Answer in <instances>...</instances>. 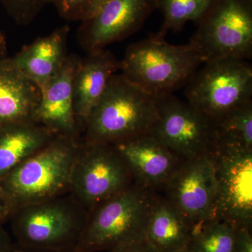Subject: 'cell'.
I'll return each mask as SVG.
<instances>
[{"mask_svg":"<svg viewBox=\"0 0 252 252\" xmlns=\"http://www.w3.org/2000/svg\"><path fill=\"white\" fill-rule=\"evenodd\" d=\"M81 137L58 135L0 180L15 209L69 193Z\"/></svg>","mask_w":252,"mask_h":252,"instance_id":"6da1fadb","label":"cell"},{"mask_svg":"<svg viewBox=\"0 0 252 252\" xmlns=\"http://www.w3.org/2000/svg\"><path fill=\"white\" fill-rule=\"evenodd\" d=\"M204 63L190 43L173 45L157 33L130 44L120 61L121 73L154 97L173 94Z\"/></svg>","mask_w":252,"mask_h":252,"instance_id":"7a4b0ae2","label":"cell"},{"mask_svg":"<svg viewBox=\"0 0 252 252\" xmlns=\"http://www.w3.org/2000/svg\"><path fill=\"white\" fill-rule=\"evenodd\" d=\"M156 99L120 74L111 77L81 136L86 143L115 144L150 132Z\"/></svg>","mask_w":252,"mask_h":252,"instance_id":"3957f363","label":"cell"},{"mask_svg":"<svg viewBox=\"0 0 252 252\" xmlns=\"http://www.w3.org/2000/svg\"><path fill=\"white\" fill-rule=\"evenodd\" d=\"M157 192L133 182L127 188L99 203L89 212L79 252H105L144 240Z\"/></svg>","mask_w":252,"mask_h":252,"instance_id":"277c9868","label":"cell"},{"mask_svg":"<svg viewBox=\"0 0 252 252\" xmlns=\"http://www.w3.org/2000/svg\"><path fill=\"white\" fill-rule=\"evenodd\" d=\"M89 212L67 193L15 209L9 220L16 245L44 250L75 249Z\"/></svg>","mask_w":252,"mask_h":252,"instance_id":"5b68a950","label":"cell"},{"mask_svg":"<svg viewBox=\"0 0 252 252\" xmlns=\"http://www.w3.org/2000/svg\"><path fill=\"white\" fill-rule=\"evenodd\" d=\"M186 85L187 102L214 123L252 101V67L244 60L221 59L203 63Z\"/></svg>","mask_w":252,"mask_h":252,"instance_id":"8992f818","label":"cell"},{"mask_svg":"<svg viewBox=\"0 0 252 252\" xmlns=\"http://www.w3.org/2000/svg\"><path fill=\"white\" fill-rule=\"evenodd\" d=\"M189 43L204 63L252 57V0H216Z\"/></svg>","mask_w":252,"mask_h":252,"instance_id":"52a82bcc","label":"cell"},{"mask_svg":"<svg viewBox=\"0 0 252 252\" xmlns=\"http://www.w3.org/2000/svg\"><path fill=\"white\" fill-rule=\"evenodd\" d=\"M133 182L114 145L82 141L71 173L69 193L89 212Z\"/></svg>","mask_w":252,"mask_h":252,"instance_id":"ba28073f","label":"cell"},{"mask_svg":"<svg viewBox=\"0 0 252 252\" xmlns=\"http://www.w3.org/2000/svg\"><path fill=\"white\" fill-rule=\"evenodd\" d=\"M209 156L217 182L215 218L252 228V149L215 144Z\"/></svg>","mask_w":252,"mask_h":252,"instance_id":"9c48e42d","label":"cell"},{"mask_svg":"<svg viewBox=\"0 0 252 252\" xmlns=\"http://www.w3.org/2000/svg\"><path fill=\"white\" fill-rule=\"evenodd\" d=\"M157 118L149 133L182 160L207 154L215 143L212 122L173 94L155 97Z\"/></svg>","mask_w":252,"mask_h":252,"instance_id":"30bf717a","label":"cell"},{"mask_svg":"<svg viewBox=\"0 0 252 252\" xmlns=\"http://www.w3.org/2000/svg\"><path fill=\"white\" fill-rule=\"evenodd\" d=\"M162 190L193 230L215 219L217 182L209 153L182 160Z\"/></svg>","mask_w":252,"mask_h":252,"instance_id":"8fae6325","label":"cell"},{"mask_svg":"<svg viewBox=\"0 0 252 252\" xmlns=\"http://www.w3.org/2000/svg\"><path fill=\"white\" fill-rule=\"evenodd\" d=\"M158 0H102L77 31L79 46L86 51L106 49L142 28L157 9Z\"/></svg>","mask_w":252,"mask_h":252,"instance_id":"7c38bea8","label":"cell"},{"mask_svg":"<svg viewBox=\"0 0 252 252\" xmlns=\"http://www.w3.org/2000/svg\"><path fill=\"white\" fill-rule=\"evenodd\" d=\"M130 170L134 182L162 190L182 159L148 133L113 144Z\"/></svg>","mask_w":252,"mask_h":252,"instance_id":"4fadbf2b","label":"cell"},{"mask_svg":"<svg viewBox=\"0 0 252 252\" xmlns=\"http://www.w3.org/2000/svg\"><path fill=\"white\" fill-rule=\"evenodd\" d=\"M80 56L68 54L62 67L41 89L34 120L56 135L81 137L74 111L73 81Z\"/></svg>","mask_w":252,"mask_h":252,"instance_id":"5bb4252c","label":"cell"},{"mask_svg":"<svg viewBox=\"0 0 252 252\" xmlns=\"http://www.w3.org/2000/svg\"><path fill=\"white\" fill-rule=\"evenodd\" d=\"M120 69V61L104 49L86 53L78 63L74 81V111L81 136L88 119L102 97L111 77Z\"/></svg>","mask_w":252,"mask_h":252,"instance_id":"9a60e30c","label":"cell"},{"mask_svg":"<svg viewBox=\"0 0 252 252\" xmlns=\"http://www.w3.org/2000/svg\"><path fill=\"white\" fill-rule=\"evenodd\" d=\"M69 31L68 25L56 28L23 46L11 57L18 69L40 90L57 74L67 59Z\"/></svg>","mask_w":252,"mask_h":252,"instance_id":"2e32d148","label":"cell"},{"mask_svg":"<svg viewBox=\"0 0 252 252\" xmlns=\"http://www.w3.org/2000/svg\"><path fill=\"white\" fill-rule=\"evenodd\" d=\"M40 99L39 86L18 69L12 58L0 59V126L34 120Z\"/></svg>","mask_w":252,"mask_h":252,"instance_id":"e0dca14e","label":"cell"},{"mask_svg":"<svg viewBox=\"0 0 252 252\" xmlns=\"http://www.w3.org/2000/svg\"><path fill=\"white\" fill-rule=\"evenodd\" d=\"M57 135L34 120L0 126V180Z\"/></svg>","mask_w":252,"mask_h":252,"instance_id":"ac0fdd59","label":"cell"},{"mask_svg":"<svg viewBox=\"0 0 252 252\" xmlns=\"http://www.w3.org/2000/svg\"><path fill=\"white\" fill-rule=\"evenodd\" d=\"M193 226L165 197L158 195L146 226L144 240L158 252L188 248Z\"/></svg>","mask_w":252,"mask_h":252,"instance_id":"d6986e66","label":"cell"},{"mask_svg":"<svg viewBox=\"0 0 252 252\" xmlns=\"http://www.w3.org/2000/svg\"><path fill=\"white\" fill-rule=\"evenodd\" d=\"M215 144L252 149V100L212 123Z\"/></svg>","mask_w":252,"mask_h":252,"instance_id":"ffe728a7","label":"cell"},{"mask_svg":"<svg viewBox=\"0 0 252 252\" xmlns=\"http://www.w3.org/2000/svg\"><path fill=\"white\" fill-rule=\"evenodd\" d=\"M216 0H158L157 9L163 15L158 35L165 37L169 31H182L187 23L198 24Z\"/></svg>","mask_w":252,"mask_h":252,"instance_id":"44dd1931","label":"cell"},{"mask_svg":"<svg viewBox=\"0 0 252 252\" xmlns=\"http://www.w3.org/2000/svg\"><path fill=\"white\" fill-rule=\"evenodd\" d=\"M235 225L213 219L193 230L188 249L193 252H233Z\"/></svg>","mask_w":252,"mask_h":252,"instance_id":"7402d4cb","label":"cell"},{"mask_svg":"<svg viewBox=\"0 0 252 252\" xmlns=\"http://www.w3.org/2000/svg\"><path fill=\"white\" fill-rule=\"evenodd\" d=\"M0 3L16 24L26 26L49 4V0H0Z\"/></svg>","mask_w":252,"mask_h":252,"instance_id":"603a6c76","label":"cell"},{"mask_svg":"<svg viewBox=\"0 0 252 252\" xmlns=\"http://www.w3.org/2000/svg\"><path fill=\"white\" fill-rule=\"evenodd\" d=\"M102 0H49L58 14L68 21H82L98 6Z\"/></svg>","mask_w":252,"mask_h":252,"instance_id":"cb8c5ba5","label":"cell"},{"mask_svg":"<svg viewBox=\"0 0 252 252\" xmlns=\"http://www.w3.org/2000/svg\"><path fill=\"white\" fill-rule=\"evenodd\" d=\"M233 252H252V228L236 227Z\"/></svg>","mask_w":252,"mask_h":252,"instance_id":"d4e9b609","label":"cell"},{"mask_svg":"<svg viewBox=\"0 0 252 252\" xmlns=\"http://www.w3.org/2000/svg\"><path fill=\"white\" fill-rule=\"evenodd\" d=\"M105 252H158L145 240H138L118 246Z\"/></svg>","mask_w":252,"mask_h":252,"instance_id":"484cf974","label":"cell"},{"mask_svg":"<svg viewBox=\"0 0 252 252\" xmlns=\"http://www.w3.org/2000/svg\"><path fill=\"white\" fill-rule=\"evenodd\" d=\"M14 207L0 185V223H4L9 220Z\"/></svg>","mask_w":252,"mask_h":252,"instance_id":"4316f807","label":"cell"},{"mask_svg":"<svg viewBox=\"0 0 252 252\" xmlns=\"http://www.w3.org/2000/svg\"><path fill=\"white\" fill-rule=\"evenodd\" d=\"M14 243L9 233L4 229L3 223H0V252H13Z\"/></svg>","mask_w":252,"mask_h":252,"instance_id":"83f0119b","label":"cell"},{"mask_svg":"<svg viewBox=\"0 0 252 252\" xmlns=\"http://www.w3.org/2000/svg\"><path fill=\"white\" fill-rule=\"evenodd\" d=\"M13 252H79L75 249H68V250H44V249H34L25 248L14 243V251Z\"/></svg>","mask_w":252,"mask_h":252,"instance_id":"f1b7e54d","label":"cell"},{"mask_svg":"<svg viewBox=\"0 0 252 252\" xmlns=\"http://www.w3.org/2000/svg\"><path fill=\"white\" fill-rule=\"evenodd\" d=\"M8 54V43L6 36L0 31V59L6 57Z\"/></svg>","mask_w":252,"mask_h":252,"instance_id":"f546056e","label":"cell"},{"mask_svg":"<svg viewBox=\"0 0 252 252\" xmlns=\"http://www.w3.org/2000/svg\"><path fill=\"white\" fill-rule=\"evenodd\" d=\"M177 252H193L190 251V250H189V249L187 248V249H185V250H180V251Z\"/></svg>","mask_w":252,"mask_h":252,"instance_id":"4dcf8cb0","label":"cell"}]
</instances>
